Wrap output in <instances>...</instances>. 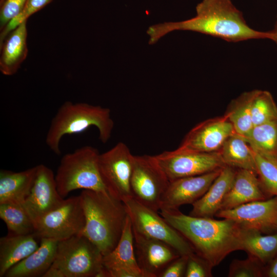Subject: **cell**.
<instances>
[{"instance_id":"obj_1","label":"cell","mask_w":277,"mask_h":277,"mask_svg":"<svg viewBox=\"0 0 277 277\" xmlns=\"http://www.w3.org/2000/svg\"><path fill=\"white\" fill-rule=\"evenodd\" d=\"M195 16L184 21L165 22L150 26L149 44H155L176 30L197 32L230 42L253 39H271L270 31L255 30L248 25L243 13L231 0H202L196 7Z\"/></svg>"},{"instance_id":"obj_2","label":"cell","mask_w":277,"mask_h":277,"mask_svg":"<svg viewBox=\"0 0 277 277\" xmlns=\"http://www.w3.org/2000/svg\"><path fill=\"white\" fill-rule=\"evenodd\" d=\"M160 214L212 267L230 253L243 250L242 227L231 220L193 216L184 214L179 209H161Z\"/></svg>"},{"instance_id":"obj_3","label":"cell","mask_w":277,"mask_h":277,"mask_svg":"<svg viewBox=\"0 0 277 277\" xmlns=\"http://www.w3.org/2000/svg\"><path fill=\"white\" fill-rule=\"evenodd\" d=\"M81 196L85 216L82 234L105 255L117 245L128 215L124 202L108 193L83 190Z\"/></svg>"},{"instance_id":"obj_4","label":"cell","mask_w":277,"mask_h":277,"mask_svg":"<svg viewBox=\"0 0 277 277\" xmlns=\"http://www.w3.org/2000/svg\"><path fill=\"white\" fill-rule=\"evenodd\" d=\"M93 126L98 131L100 140L106 143L114 128L109 108L86 103L66 101L60 107L51 121L45 138L46 144L54 153L60 155L63 137L81 133Z\"/></svg>"},{"instance_id":"obj_5","label":"cell","mask_w":277,"mask_h":277,"mask_svg":"<svg viewBox=\"0 0 277 277\" xmlns=\"http://www.w3.org/2000/svg\"><path fill=\"white\" fill-rule=\"evenodd\" d=\"M103 256L83 234L58 241L54 261L43 277H100Z\"/></svg>"},{"instance_id":"obj_6","label":"cell","mask_w":277,"mask_h":277,"mask_svg":"<svg viewBox=\"0 0 277 277\" xmlns=\"http://www.w3.org/2000/svg\"><path fill=\"white\" fill-rule=\"evenodd\" d=\"M100 154L95 148L84 146L63 156L55 175L57 188L62 197L81 189L108 193L100 172Z\"/></svg>"},{"instance_id":"obj_7","label":"cell","mask_w":277,"mask_h":277,"mask_svg":"<svg viewBox=\"0 0 277 277\" xmlns=\"http://www.w3.org/2000/svg\"><path fill=\"white\" fill-rule=\"evenodd\" d=\"M130 217L133 231L143 236L163 241L180 255L195 252L190 244L158 211L131 197L124 202Z\"/></svg>"},{"instance_id":"obj_8","label":"cell","mask_w":277,"mask_h":277,"mask_svg":"<svg viewBox=\"0 0 277 277\" xmlns=\"http://www.w3.org/2000/svg\"><path fill=\"white\" fill-rule=\"evenodd\" d=\"M170 181L155 155H134L131 179L132 197L158 211Z\"/></svg>"},{"instance_id":"obj_9","label":"cell","mask_w":277,"mask_h":277,"mask_svg":"<svg viewBox=\"0 0 277 277\" xmlns=\"http://www.w3.org/2000/svg\"><path fill=\"white\" fill-rule=\"evenodd\" d=\"M35 234L40 240L58 241L82 234L85 216L80 195L64 199L62 204L48 212L34 224Z\"/></svg>"},{"instance_id":"obj_10","label":"cell","mask_w":277,"mask_h":277,"mask_svg":"<svg viewBox=\"0 0 277 277\" xmlns=\"http://www.w3.org/2000/svg\"><path fill=\"white\" fill-rule=\"evenodd\" d=\"M133 156L128 147L119 142L99 156V170L107 192L124 202L132 197L131 179Z\"/></svg>"},{"instance_id":"obj_11","label":"cell","mask_w":277,"mask_h":277,"mask_svg":"<svg viewBox=\"0 0 277 277\" xmlns=\"http://www.w3.org/2000/svg\"><path fill=\"white\" fill-rule=\"evenodd\" d=\"M155 156L170 181L203 174L226 166L219 151L201 152L177 148Z\"/></svg>"},{"instance_id":"obj_12","label":"cell","mask_w":277,"mask_h":277,"mask_svg":"<svg viewBox=\"0 0 277 277\" xmlns=\"http://www.w3.org/2000/svg\"><path fill=\"white\" fill-rule=\"evenodd\" d=\"M235 133L232 124L225 114L197 124L186 135L178 148L201 152H217L225 141Z\"/></svg>"},{"instance_id":"obj_13","label":"cell","mask_w":277,"mask_h":277,"mask_svg":"<svg viewBox=\"0 0 277 277\" xmlns=\"http://www.w3.org/2000/svg\"><path fill=\"white\" fill-rule=\"evenodd\" d=\"M64 201L58 191L53 171L44 164L37 165L34 182L23 204L34 224Z\"/></svg>"},{"instance_id":"obj_14","label":"cell","mask_w":277,"mask_h":277,"mask_svg":"<svg viewBox=\"0 0 277 277\" xmlns=\"http://www.w3.org/2000/svg\"><path fill=\"white\" fill-rule=\"evenodd\" d=\"M134 249L133 232L128 215L117 245L103 256L104 269L101 277H144Z\"/></svg>"},{"instance_id":"obj_15","label":"cell","mask_w":277,"mask_h":277,"mask_svg":"<svg viewBox=\"0 0 277 277\" xmlns=\"http://www.w3.org/2000/svg\"><path fill=\"white\" fill-rule=\"evenodd\" d=\"M215 216L231 220L243 228L261 232L276 229L277 196L219 211Z\"/></svg>"},{"instance_id":"obj_16","label":"cell","mask_w":277,"mask_h":277,"mask_svg":"<svg viewBox=\"0 0 277 277\" xmlns=\"http://www.w3.org/2000/svg\"><path fill=\"white\" fill-rule=\"evenodd\" d=\"M222 169L170 181L162 199L160 210L178 209L185 204L192 205L206 193Z\"/></svg>"},{"instance_id":"obj_17","label":"cell","mask_w":277,"mask_h":277,"mask_svg":"<svg viewBox=\"0 0 277 277\" xmlns=\"http://www.w3.org/2000/svg\"><path fill=\"white\" fill-rule=\"evenodd\" d=\"M133 235L136 260L144 277H159L165 268L181 255L163 241L134 232Z\"/></svg>"},{"instance_id":"obj_18","label":"cell","mask_w":277,"mask_h":277,"mask_svg":"<svg viewBox=\"0 0 277 277\" xmlns=\"http://www.w3.org/2000/svg\"><path fill=\"white\" fill-rule=\"evenodd\" d=\"M58 241L42 238L38 248L10 268L4 277H43L53 263Z\"/></svg>"},{"instance_id":"obj_19","label":"cell","mask_w":277,"mask_h":277,"mask_svg":"<svg viewBox=\"0 0 277 277\" xmlns=\"http://www.w3.org/2000/svg\"><path fill=\"white\" fill-rule=\"evenodd\" d=\"M236 171L230 166L223 167L206 193L192 204L189 215L205 217L215 215L232 184Z\"/></svg>"},{"instance_id":"obj_20","label":"cell","mask_w":277,"mask_h":277,"mask_svg":"<svg viewBox=\"0 0 277 277\" xmlns=\"http://www.w3.org/2000/svg\"><path fill=\"white\" fill-rule=\"evenodd\" d=\"M27 22L12 30L0 43V71L4 75L16 73L27 56Z\"/></svg>"},{"instance_id":"obj_21","label":"cell","mask_w":277,"mask_h":277,"mask_svg":"<svg viewBox=\"0 0 277 277\" xmlns=\"http://www.w3.org/2000/svg\"><path fill=\"white\" fill-rule=\"evenodd\" d=\"M266 198L257 174L250 170L238 169L220 210L231 209L245 203Z\"/></svg>"},{"instance_id":"obj_22","label":"cell","mask_w":277,"mask_h":277,"mask_svg":"<svg viewBox=\"0 0 277 277\" xmlns=\"http://www.w3.org/2000/svg\"><path fill=\"white\" fill-rule=\"evenodd\" d=\"M37 166L15 172L0 171V204H23L34 181Z\"/></svg>"},{"instance_id":"obj_23","label":"cell","mask_w":277,"mask_h":277,"mask_svg":"<svg viewBox=\"0 0 277 277\" xmlns=\"http://www.w3.org/2000/svg\"><path fill=\"white\" fill-rule=\"evenodd\" d=\"M34 233L28 234L8 233L0 239V277H4L13 266L25 259L39 246Z\"/></svg>"},{"instance_id":"obj_24","label":"cell","mask_w":277,"mask_h":277,"mask_svg":"<svg viewBox=\"0 0 277 277\" xmlns=\"http://www.w3.org/2000/svg\"><path fill=\"white\" fill-rule=\"evenodd\" d=\"M219 151L226 166L250 170L256 174L253 150L242 136L236 133L232 135Z\"/></svg>"},{"instance_id":"obj_25","label":"cell","mask_w":277,"mask_h":277,"mask_svg":"<svg viewBox=\"0 0 277 277\" xmlns=\"http://www.w3.org/2000/svg\"><path fill=\"white\" fill-rule=\"evenodd\" d=\"M261 232L242 228L243 250L262 264L271 261L277 254V233L263 235Z\"/></svg>"},{"instance_id":"obj_26","label":"cell","mask_w":277,"mask_h":277,"mask_svg":"<svg viewBox=\"0 0 277 277\" xmlns=\"http://www.w3.org/2000/svg\"><path fill=\"white\" fill-rule=\"evenodd\" d=\"M243 137L254 150L277 159V120L253 126Z\"/></svg>"},{"instance_id":"obj_27","label":"cell","mask_w":277,"mask_h":277,"mask_svg":"<svg viewBox=\"0 0 277 277\" xmlns=\"http://www.w3.org/2000/svg\"><path fill=\"white\" fill-rule=\"evenodd\" d=\"M253 94V90L242 93L231 102L225 113L235 133L242 136L253 127L251 117Z\"/></svg>"},{"instance_id":"obj_28","label":"cell","mask_w":277,"mask_h":277,"mask_svg":"<svg viewBox=\"0 0 277 277\" xmlns=\"http://www.w3.org/2000/svg\"><path fill=\"white\" fill-rule=\"evenodd\" d=\"M0 218L6 225L10 234L34 233V223L22 204H0Z\"/></svg>"},{"instance_id":"obj_29","label":"cell","mask_w":277,"mask_h":277,"mask_svg":"<svg viewBox=\"0 0 277 277\" xmlns=\"http://www.w3.org/2000/svg\"><path fill=\"white\" fill-rule=\"evenodd\" d=\"M252 149L257 176L263 191L268 196H277V159Z\"/></svg>"},{"instance_id":"obj_30","label":"cell","mask_w":277,"mask_h":277,"mask_svg":"<svg viewBox=\"0 0 277 277\" xmlns=\"http://www.w3.org/2000/svg\"><path fill=\"white\" fill-rule=\"evenodd\" d=\"M251 117L253 126L277 120V106L269 91L253 90Z\"/></svg>"},{"instance_id":"obj_31","label":"cell","mask_w":277,"mask_h":277,"mask_svg":"<svg viewBox=\"0 0 277 277\" xmlns=\"http://www.w3.org/2000/svg\"><path fill=\"white\" fill-rule=\"evenodd\" d=\"M262 264L255 258L248 256L245 260H233L228 273L229 277H260L263 276Z\"/></svg>"},{"instance_id":"obj_32","label":"cell","mask_w":277,"mask_h":277,"mask_svg":"<svg viewBox=\"0 0 277 277\" xmlns=\"http://www.w3.org/2000/svg\"><path fill=\"white\" fill-rule=\"evenodd\" d=\"M52 1V0H27L25 7L21 13L1 31L0 43L12 30L22 23L27 21L30 16L41 10Z\"/></svg>"},{"instance_id":"obj_33","label":"cell","mask_w":277,"mask_h":277,"mask_svg":"<svg viewBox=\"0 0 277 277\" xmlns=\"http://www.w3.org/2000/svg\"><path fill=\"white\" fill-rule=\"evenodd\" d=\"M26 1L27 0H1V31L21 13L25 7Z\"/></svg>"},{"instance_id":"obj_34","label":"cell","mask_w":277,"mask_h":277,"mask_svg":"<svg viewBox=\"0 0 277 277\" xmlns=\"http://www.w3.org/2000/svg\"><path fill=\"white\" fill-rule=\"evenodd\" d=\"M212 268L205 260L194 253L188 256L185 276H212Z\"/></svg>"},{"instance_id":"obj_35","label":"cell","mask_w":277,"mask_h":277,"mask_svg":"<svg viewBox=\"0 0 277 277\" xmlns=\"http://www.w3.org/2000/svg\"><path fill=\"white\" fill-rule=\"evenodd\" d=\"M188 258V255H180L165 268L159 277L185 276Z\"/></svg>"},{"instance_id":"obj_36","label":"cell","mask_w":277,"mask_h":277,"mask_svg":"<svg viewBox=\"0 0 277 277\" xmlns=\"http://www.w3.org/2000/svg\"><path fill=\"white\" fill-rule=\"evenodd\" d=\"M271 263L267 271V276L269 277H277V254L271 261Z\"/></svg>"},{"instance_id":"obj_37","label":"cell","mask_w":277,"mask_h":277,"mask_svg":"<svg viewBox=\"0 0 277 277\" xmlns=\"http://www.w3.org/2000/svg\"><path fill=\"white\" fill-rule=\"evenodd\" d=\"M270 32L271 35L270 39L273 41L277 45V17L274 28L270 31Z\"/></svg>"},{"instance_id":"obj_38","label":"cell","mask_w":277,"mask_h":277,"mask_svg":"<svg viewBox=\"0 0 277 277\" xmlns=\"http://www.w3.org/2000/svg\"><path fill=\"white\" fill-rule=\"evenodd\" d=\"M276 229H277V224H276Z\"/></svg>"}]
</instances>
